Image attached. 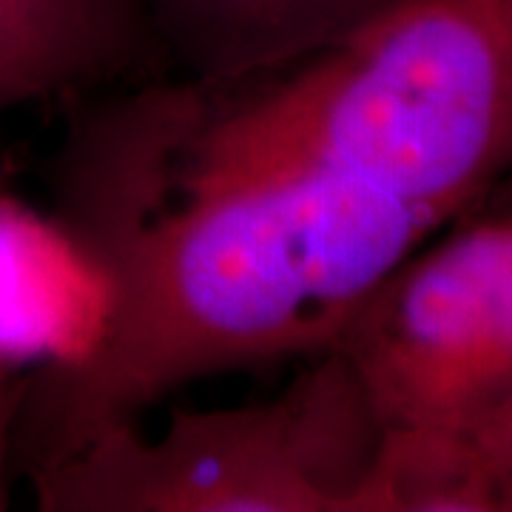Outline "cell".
<instances>
[{
  "instance_id": "52a82bcc",
  "label": "cell",
  "mask_w": 512,
  "mask_h": 512,
  "mask_svg": "<svg viewBox=\"0 0 512 512\" xmlns=\"http://www.w3.org/2000/svg\"><path fill=\"white\" fill-rule=\"evenodd\" d=\"M458 424L467 430L493 481L498 512H512V384Z\"/></svg>"
},
{
  "instance_id": "5b68a950",
  "label": "cell",
  "mask_w": 512,
  "mask_h": 512,
  "mask_svg": "<svg viewBox=\"0 0 512 512\" xmlns=\"http://www.w3.org/2000/svg\"><path fill=\"white\" fill-rule=\"evenodd\" d=\"M393 0H148L157 46L202 86L274 74L350 35Z\"/></svg>"
},
{
  "instance_id": "9c48e42d",
  "label": "cell",
  "mask_w": 512,
  "mask_h": 512,
  "mask_svg": "<svg viewBox=\"0 0 512 512\" xmlns=\"http://www.w3.org/2000/svg\"><path fill=\"white\" fill-rule=\"evenodd\" d=\"M510 205H512V171L507 174L504 185L498 188V194H495L493 200H490V205H487L484 211H495V208H510Z\"/></svg>"
},
{
  "instance_id": "7a4b0ae2",
  "label": "cell",
  "mask_w": 512,
  "mask_h": 512,
  "mask_svg": "<svg viewBox=\"0 0 512 512\" xmlns=\"http://www.w3.org/2000/svg\"><path fill=\"white\" fill-rule=\"evenodd\" d=\"M157 117V174L322 168L444 225L512 171V0H393L245 94H183Z\"/></svg>"
},
{
  "instance_id": "8992f818",
  "label": "cell",
  "mask_w": 512,
  "mask_h": 512,
  "mask_svg": "<svg viewBox=\"0 0 512 512\" xmlns=\"http://www.w3.org/2000/svg\"><path fill=\"white\" fill-rule=\"evenodd\" d=\"M151 46L148 0H0V114L103 83Z\"/></svg>"
},
{
  "instance_id": "3957f363",
  "label": "cell",
  "mask_w": 512,
  "mask_h": 512,
  "mask_svg": "<svg viewBox=\"0 0 512 512\" xmlns=\"http://www.w3.org/2000/svg\"><path fill=\"white\" fill-rule=\"evenodd\" d=\"M384 424L339 350L268 402L114 424L23 470L46 512H359Z\"/></svg>"
},
{
  "instance_id": "277c9868",
  "label": "cell",
  "mask_w": 512,
  "mask_h": 512,
  "mask_svg": "<svg viewBox=\"0 0 512 512\" xmlns=\"http://www.w3.org/2000/svg\"><path fill=\"white\" fill-rule=\"evenodd\" d=\"M111 311L114 279L92 239L0 183V367L60 373L86 365Z\"/></svg>"
},
{
  "instance_id": "6da1fadb",
  "label": "cell",
  "mask_w": 512,
  "mask_h": 512,
  "mask_svg": "<svg viewBox=\"0 0 512 512\" xmlns=\"http://www.w3.org/2000/svg\"><path fill=\"white\" fill-rule=\"evenodd\" d=\"M146 211L77 228L109 262L114 311L86 365L23 379L12 458L29 470L171 390L328 353L444 222L322 168L154 174Z\"/></svg>"
},
{
  "instance_id": "ba28073f",
  "label": "cell",
  "mask_w": 512,
  "mask_h": 512,
  "mask_svg": "<svg viewBox=\"0 0 512 512\" xmlns=\"http://www.w3.org/2000/svg\"><path fill=\"white\" fill-rule=\"evenodd\" d=\"M23 379L26 376L0 367V507L6 504L3 484H6V467L12 461V427H15V416H18Z\"/></svg>"
}]
</instances>
